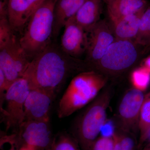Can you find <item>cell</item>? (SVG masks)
Returning <instances> with one entry per match:
<instances>
[{
    "mask_svg": "<svg viewBox=\"0 0 150 150\" xmlns=\"http://www.w3.org/2000/svg\"><path fill=\"white\" fill-rule=\"evenodd\" d=\"M150 73L142 67L134 70L131 75L133 87L143 91L149 83Z\"/></svg>",
    "mask_w": 150,
    "mask_h": 150,
    "instance_id": "obj_22",
    "label": "cell"
},
{
    "mask_svg": "<svg viewBox=\"0 0 150 150\" xmlns=\"http://www.w3.org/2000/svg\"><path fill=\"white\" fill-rule=\"evenodd\" d=\"M106 75L94 70L79 73L73 78L59 101L57 115L66 118L95 99L106 85Z\"/></svg>",
    "mask_w": 150,
    "mask_h": 150,
    "instance_id": "obj_2",
    "label": "cell"
},
{
    "mask_svg": "<svg viewBox=\"0 0 150 150\" xmlns=\"http://www.w3.org/2000/svg\"><path fill=\"white\" fill-rule=\"evenodd\" d=\"M142 150H150V144L148 145L146 147Z\"/></svg>",
    "mask_w": 150,
    "mask_h": 150,
    "instance_id": "obj_30",
    "label": "cell"
},
{
    "mask_svg": "<svg viewBox=\"0 0 150 150\" xmlns=\"http://www.w3.org/2000/svg\"><path fill=\"white\" fill-rule=\"evenodd\" d=\"M110 21L139 13L147 8L146 0H104Z\"/></svg>",
    "mask_w": 150,
    "mask_h": 150,
    "instance_id": "obj_15",
    "label": "cell"
},
{
    "mask_svg": "<svg viewBox=\"0 0 150 150\" xmlns=\"http://www.w3.org/2000/svg\"><path fill=\"white\" fill-rule=\"evenodd\" d=\"M87 32L88 46L86 61L91 69L92 65L102 58L116 38L112 28L103 20H100Z\"/></svg>",
    "mask_w": 150,
    "mask_h": 150,
    "instance_id": "obj_10",
    "label": "cell"
},
{
    "mask_svg": "<svg viewBox=\"0 0 150 150\" xmlns=\"http://www.w3.org/2000/svg\"><path fill=\"white\" fill-rule=\"evenodd\" d=\"M142 67L144 68L150 73V56L145 59Z\"/></svg>",
    "mask_w": 150,
    "mask_h": 150,
    "instance_id": "obj_28",
    "label": "cell"
},
{
    "mask_svg": "<svg viewBox=\"0 0 150 150\" xmlns=\"http://www.w3.org/2000/svg\"><path fill=\"white\" fill-rule=\"evenodd\" d=\"M55 95L40 89L30 90L24 105L25 121L49 122L50 111Z\"/></svg>",
    "mask_w": 150,
    "mask_h": 150,
    "instance_id": "obj_11",
    "label": "cell"
},
{
    "mask_svg": "<svg viewBox=\"0 0 150 150\" xmlns=\"http://www.w3.org/2000/svg\"><path fill=\"white\" fill-rule=\"evenodd\" d=\"M130 15L111 21L112 29L116 39L131 40L137 37L143 13Z\"/></svg>",
    "mask_w": 150,
    "mask_h": 150,
    "instance_id": "obj_16",
    "label": "cell"
},
{
    "mask_svg": "<svg viewBox=\"0 0 150 150\" xmlns=\"http://www.w3.org/2000/svg\"><path fill=\"white\" fill-rule=\"evenodd\" d=\"M139 133V146L141 147L150 137V91L145 94L142 103Z\"/></svg>",
    "mask_w": 150,
    "mask_h": 150,
    "instance_id": "obj_18",
    "label": "cell"
},
{
    "mask_svg": "<svg viewBox=\"0 0 150 150\" xmlns=\"http://www.w3.org/2000/svg\"><path fill=\"white\" fill-rule=\"evenodd\" d=\"M45 0H8V19L14 32H22Z\"/></svg>",
    "mask_w": 150,
    "mask_h": 150,
    "instance_id": "obj_13",
    "label": "cell"
},
{
    "mask_svg": "<svg viewBox=\"0 0 150 150\" xmlns=\"http://www.w3.org/2000/svg\"><path fill=\"white\" fill-rule=\"evenodd\" d=\"M64 28L61 38V48L68 55L79 59L86 52L87 32L77 24L74 17L67 22Z\"/></svg>",
    "mask_w": 150,
    "mask_h": 150,
    "instance_id": "obj_12",
    "label": "cell"
},
{
    "mask_svg": "<svg viewBox=\"0 0 150 150\" xmlns=\"http://www.w3.org/2000/svg\"><path fill=\"white\" fill-rule=\"evenodd\" d=\"M110 89L104 90L78 116L72 129V136L81 150H92L107 119L108 108L112 98Z\"/></svg>",
    "mask_w": 150,
    "mask_h": 150,
    "instance_id": "obj_3",
    "label": "cell"
},
{
    "mask_svg": "<svg viewBox=\"0 0 150 150\" xmlns=\"http://www.w3.org/2000/svg\"><path fill=\"white\" fill-rule=\"evenodd\" d=\"M18 150H34L32 148L27 146H22Z\"/></svg>",
    "mask_w": 150,
    "mask_h": 150,
    "instance_id": "obj_29",
    "label": "cell"
},
{
    "mask_svg": "<svg viewBox=\"0 0 150 150\" xmlns=\"http://www.w3.org/2000/svg\"><path fill=\"white\" fill-rule=\"evenodd\" d=\"M102 11V1L86 0L74 18L86 31H88L99 21Z\"/></svg>",
    "mask_w": 150,
    "mask_h": 150,
    "instance_id": "obj_17",
    "label": "cell"
},
{
    "mask_svg": "<svg viewBox=\"0 0 150 150\" xmlns=\"http://www.w3.org/2000/svg\"><path fill=\"white\" fill-rule=\"evenodd\" d=\"M144 96L143 91L134 87L126 92L116 115L118 130L132 135L139 132L140 113Z\"/></svg>",
    "mask_w": 150,
    "mask_h": 150,
    "instance_id": "obj_8",
    "label": "cell"
},
{
    "mask_svg": "<svg viewBox=\"0 0 150 150\" xmlns=\"http://www.w3.org/2000/svg\"><path fill=\"white\" fill-rule=\"evenodd\" d=\"M13 135L18 149L27 146L34 150H48L54 139L49 122L32 120L25 121Z\"/></svg>",
    "mask_w": 150,
    "mask_h": 150,
    "instance_id": "obj_9",
    "label": "cell"
},
{
    "mask_svg": "<svg viewBox=\"0 0 150 150\" xmlns=\"http://www.w3.org/2000/svg\"><path fill=\"white\" fill-rule=\"evenodd\" d=\"M115 131L113 124L112 123V122H111L110 121L107 120L103 126L100 131V134L101 133L103 134L101 136L112 137V134Z\"/></svg>",
    "mask_w": 150,
    "mask_h": 150,
    "instance_id": "obj_25",
    "label": "cell"
},
{
    "mask_svg": "<svg viewBox=\"0 0 150 150\" xmlns=\"http://www.w3.org/2000/svg\"><path fill=\"white\" fill-rule=\"evenodd\" d=\"M8 0H0V19L8 18Z\"/></svg>",
    "mask_w": 150,
    "mask_h": 150,
    "instance_id": "obj_26",
    "label": "cell"
},
{
    "mask_svg": "<svg viewBox=\"0 0 150 150\" xmlns=\"http://www.w3.org/2000/svg\"><path fill=\"white\" fill-rule=\"evenodd\" d=\"M48 150H81L75 138L64 132L54 137L51 146Z\"/></svg>",
    "mask_w": 150,
    "mask_h": 150,
    "instance_id": "obj_20",
    "label": "cell"
},
{
    "mask_svg": "<svg viewBox=\"0 0 150 150\" xmlns=\"http://www.w3.org/2000/svg\"><path fill=\"white\" fill-rule=\"evenodd\" d=\"M92 150H113V141L112 137L100 136L95 142Z\"/></svg>",
    "mask_w": 150,
    "mask_h": 150,
    "instance_id": "obj_24",
    "label": "cell"
},
{
    "mask_svg": "<svg viewBox=\"0 0 150 150\" xmlns=\"http://www.w3.org/2000/svg\"><path fill=\"white\" fill-rule=\"evenodd\" d=\"M14 33L8 18L0 19V47L7 43Z\"/></svg>",
    "mask_w": 150,
    "mask_h": 150,
    "instance_id": "obj_23",
    "label": "cell"
},
{
    "mask_svg": "<svg viewBox=\"0 0 150 150\" xmlns=\"http://www.w3.org/2000/svg\"><path fill=\"white\" fill-rule=\"evenodd\" d=\"M57 0H45L30 19L19 42L30 61L52 42Z\"/></svg>",
    "mask_w": 150,
    "mask_h": 150,
    "instance_id": "obj_4",
    "label": "cell"
},
{
    "mask_svg": "<svg viewBox=\"0 0 150 150\" xmlns=\"http://www.w3.org/2000/svg\"><path fill=\"white\" fill-rule=\"evenodd\" d=\"M133 40L115 39L91 69L105 75H117L131 69L139 59V53Z\"/></svg>",
    "mask_w": 150,
    "mask_h": 150,
    "instance_id": "obj_5",
    "label": "cell"
},
{
    "mask_svg": "<svg viewBox=\"0 0 150 150\" xmlns=\"http://www.w3.org/2000/svg\"><path fill=\"white\" fill-rule=\"evenodd\" d=\"M30 88L25 78H20L13 83L6 91V108L2 112L6 131L16 132L25 121L24 105Z\"/></svg>",
    "mask_w": 150,
    "mask_h": 150,
    "instance_id": "obj_6",
    "label": "cell"
},
{
    "mask_svg": "<svg viewBox=\"0 0 150 150\" xmlns=\"http://www.w3.org/2000/svg\"><path fill=\"white\" fill-rule=\"evenodd\" d=\"M6 139L11 144V147L8 150H18V149L17 146L16 144L13 135H12L9 136H4Z\"/></svg>",
    "mask_w": 150,
    "mask_h": 150,
    "instance_id": "obj_27",
    "label": "cell"
},
{
    "mask_svg": "<svg viewBox=\"0 0 150 150\" xmlns=\"http://www.w3.org/2000/svg\"><path fill=\"white\" fill-rule=\"evenodd\" d=\"M100 1H103V0H100ZM103 1H104V0H103Z\"/></svg>",
    "mask_w": 150,
    "mask_h": 150,
    "instance_id": "obj_31",
    "label": "cell"
},
{
    "mask_svg": "<svg viewBox=\"0 0 150 150\" xmlns=\"http://www.w3.org/2000/svg\"><path fill=\"white\" fill-rule=\"evenodd\" d=\"M30 62L15 33L7 43L0 47V70L5 76L8 87L23 77Z\"/></svg>",
    "mask_w": 150,
    "mask_h": 150,
    "instance_id": "obj_7",
    "label": "cell"
},
{
    "mask_svg": "<svg viewBox=\"0 0 150 150\" xmlns=\"http://www.w3.org/2000/svg\"><path fill=\"white\" fill-rule=\"evenodd\" d=\"M135 43L139 45L149 46L150 45V6L147 7L143 13L139 32Z\"/></svg>",
    "mask_w": 150,
    "mask_h": 150,
    "instance_id": "obj_19",
    "label": "cell"
},
{
    "mask_svg": "<svg viewBox=\"0 0 150 150\" xmlns=\"http://www.w3.org/2000/svg\"><path fill=\"white\" fill-rule=\"evenodd\" d=\"M91 70L86 61L71 57L52 42L30 61L23 77L28 82L30 89H40L55 95L74 74Z\"/></svg>",
    "mask_w": 150,
    "mask_h": 150,
    "instance_id": "obj_1",
    "label": "cell"
},
{
    "mask_svg": "<svg viewBox=\"0 0 150 150\" xmlns=\"http://www.w3.org/2000/svg\"><path fill=\"white\" fill-rule=\"evenodd\" d=\"M86 0H57L54 9L53 38L59 35L62 28L75 16Z\"/></svg>",
    "mask_w": 150,
    "mask_h": 150,
    "instance_id": "obj_14",
    "label": "cell"
},
{
    "mask_svg": "<svg viewBox=\"0 0 150 150\" xmlns=\"http://www.w3.org/2000/svg\"><path fill=\"white\" fill-rule=\"evenodd\" d=\"M131 135L122 131H115L112 136L113 150H134L135 143Z\"/></svg>",
    "mask_w": 150,
    "mask_h": 150,
    "instance_id": "obj_21",
    "label": "cell"
}]
</instances>
